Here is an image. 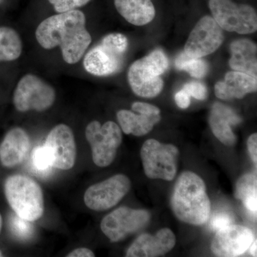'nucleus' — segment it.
Returning a JSON list of instances; mask_svg holds the SVG:
<instances>
[{"label": "nucleus", "mask_w": 257, "mask_h": 257, "mask_svg": "<svg viewBox=\"0 0 257 257\" xmlns=\"http://www.w3.org/2000/svg\"><path fill=\"white\" fill-rule=\"evenodd\" d=\"M145 175L150 179L172 181L177 172L179 151L175 145L147 140L140 151Z\"/></svg>", "instance_id": "nucleus-6"}, {"label": "nucleus", "mask_w": 257, "mask_h": 257, "mask_svg": "<svg viewBox=\"0 0 257 257\" xmlns=\"http://www.w3.org/2000/svg\"><path fill=\"white\" fill-rule=\"evenodd\" d=\"M132 109L134 111L141 113V114L153 115L160 114L161 113L160 109L157 106L148 103L140 102V101L133 103Z\"/></svg>", "instance_id": "nucleus-30"}, {"label": "nucleus", "mask_w": 257, "mask_h": 257, "mask_svg": "<svg viewBox=\"0 0 257 257\" xmlns=\"http://www.w3.org/2000/svg\"><path fill=\"white\" fill-rule=\"evenodd\" d=\"M95 256L92 251L87 248H79L74 249L67 255V257H94Z\"/></svg>", "instance_id": "nucleus-33"}, {"label": "nucleus", "mask_w": 257, "mask_h": 257, "mask_svg": "<svg viewBox=\"0 0 257 257\" xmlns=\"http://www.w3.org/2000/svg\"><path fill=\"white\" fill-rule=\"evenodd\" d=\"M175 100L176 104L181 109H187L191 104L190 95L183 89L175 94Z\"/></svg>", "instance_id": "nucleus-31"}, {"label": "nucleus", "mask_w": 257, "mask_h": 257, "mask_svg": "<svg viewBox=\"0 0 257 257\" xmlns=\"http://www.w3.org/2000/svg\"><path fill=\"white\" fill-rule=\"evenodd\" d=\"M230 51V67L234 71L243 72L257 78L256 44L248 39H240L231 44Z\"/></svg>", "instance_id": "nucleus-19"}, {"label": "nucleus", "mask_w": 257, "mask_h": 257, "mask_svg": "<svg viewBox=\"0 0 257 257\" xmlns=\"http://www.w3.org/2000/svg\"><path fill=\"white\" fill-rule=\"evenodd\" d=\"M175 235L172 230L164 228L155 235L143 234L128 247L127 257H155L163 256L175 247Z\"/></svg>", "instance_id": "nucleus-15"}, {"label": "nucleus", "mask_w": 257, "mask_h": 257, "mask_svg": "<svg viewBox=\"0 0 257 257\" xmlns=\"http://www.w3.org/2000/svg\"><path fill=\"white\" fill-rule=\"evenodd\" d=\"M2 227H3V218H2L1 214H0V231H1Z\"/></svg>", "instance_id": "nucleus-35"}, {"label": "nucleus", "mask_w": 257, "mask_h": 257, "mask_svg": "<svg viewBox=\"0 0 257 257\" xmlns=\"http://www.w3.org/2000/svg\"><path fill=\"white\" fill-rule=\"evenodd\" d=\"M233 218L231 214L226 212H220L213 216L211 221V227L214 231L222 229L225 226L232 224Z\"/></svg>", "instance_id": "nucleus-29"}, {"label": "nucleus", "mask_w": 257, "mask_h": 257, "mask_svg": "<svg viewBox=\"0 0 257 257\" xmlns=\"http://www.w3.org/2000/svg\"><path fill=\"white\" fill-rule=\"evenodd\" d=\"M130 188L131 182L126 176L116 175L89 187L84 194V203L92 210H107L116 206Z\"/></svg>", "instance_id": "nucleus-12"}, {"label": "nucleus", "mask_w": 257, "mask_h": 257, "mask_svg": "<svg viewBox=\"0 0 257 257\" xmlns=\"http://www.w3.org/2000/svg\"><path fill=\"white\" fill-rule=\"evenodd\" d=\"M5 194L10 207L20 217L34 221L43 214V193L38 183L30 177L21 175L8 177Z\"/></svg>", "instance_id": "nucleus-5"}, {"label": "nucleus", "mask_w": 257, "mask_h": 257, "mask_svg": "<svg viewBox=\"0 0 257 257\" xmlns=\"http://www.w3.org/2000/svg\"><path fill=\"white\" fill-rule=\"evenodd\" d=\"M235 197L242 202L247 210L257 211V178L256 174H246L240 177L236 186Z\"/></svg>", "instance_id": "nucleus-23"}, {"label": "nucleus", "mask_w": 257, "mask_h": 257, "mask_svg": "<svg viewBox=\"0 0 257 257\" xmlns=\"http://www.w3.org/2000/svg\"><path fill=\"white\" fill-rule=\"evenodd\" d=\"M184 90L188 93L190 96L198 100H204L208 96L207 88L205 84L199 82H190L184 84Z\"/></svg>", "instance_id": "nucleus-28"}, {"label": "nucleus", "mask_w": 257, "mask_h": 257, "mask_svg": "<svg viewBox=\"0 0 257 257\" xmlns=\"http://www.w3.org/2000/svg\"><path fill=\"white\" fill-rule=\"evenodd\" d=\"M242 119L229 106L221 103H214L209 114V123L211 131L219 141L226 146H234L236 135L231 126L240 124Z\"/></svg>", "instance_id": "nucleus-16"}, {"label": "nucleus", "mask_w": 257, "mask_h": 257, "mask_svg": "<svg viewBox=\"0 0 257 257\" xmlns=\"http://www.w3.org/2000/svg\"><path fill=\"white\" fill-rule=\"evenodd\" d=\"M254 240L252 231L241 225L230 224L218 230L211 248L217 256H239L246 252Z\"/></svg>", "instance_id": "nucleus-14"}, {"label": "nucleus", "mask_w": 257, "mask_h": 257, "mask_svg": "<svg viewBox=\"0 0 257 257\" xmlns=\"http://www.w3.org/2000/svg\"><path fill=\"white\" fill-rule=\"evenodd\" d=\"M55 99L54 87L33 74L24 75L13 93V104L20 112L46 111L53 105Z\"/></svg>", "instance_id": "nucleus-7"}, {"label": "nucleus", "mask_w": 257, "mask_h": 257, "mask_svg": "<svg viewBox=\"0 0 257 257\" xmlns=\"http://www.w3.org/2000/svg\"><path fill=\"white\" fill-rule=\"evenodd\" d=\"M171 207L181 221L194 226L205 224L210 216L211 203L204 180L189 171L181 174L174 187Z\"/></svg>", "instance_id": "nucleus-2"}, {"label": "nucleus", "mask_w": 257, "mask_h": 257, "mask_svg": "<svg viewBox=\"0 0 257 257\" xmlns=\"http://www.w3.org/2000/svg\"><path fill=\"white\" fill-rule=\"evenodd\" d=\"M177 69L188 72L193 77L201 79L205 77L209 71V66L202 58H193L185 52L179 54L175 60Z\"/></svg>", "instance_id": "nucleus-24"}, {"label": "nucleus", "mask_w": 257, "mask_h": 257, "mask_svg": "<svg viewBox=\"0 0 257 257\" xmlns=\"http://www.w3.org/2000/svg\"><path fill=\"white\" fill-rule=\"evenodd\" d=\"M39 45L45 50L60 47L66 63H78L92 39L86 28V17L79 10L58 13L44 20L35 31Z\"/></svg>", "instance_id": "nucleus-1"}, {"label": "nucleus", "mask_w": 257, "mask_h": 257, "mask_svg": "<svg viewBox=\"0 0 257 257\" xmlns=\"http://www.w3.org/2000/svg\"><path fill=\"white\" fill-rule=\"evenodd\" d=\"M32 160L34 168L40 173H47L52 168L50 158L44 145L37 147L34 150Z\"/></svg>", "instance_id": "nucleus-26"}, {"label": "nucleus", "mask_w": 257, "mask_h": 257, "mask_svg": "<svg viewBox=\"0 0 257 257\" xmlns=\"http://www.w3.org/2000/svg\"><path fill=\"white\" fill-rule=\"evenodd\" d=\"M3 0H0V5L2 4V3H3Z\"/></svg>", "instance_id": "nucleus-36"}, {"label": "nucleus", "mask_w": 257, "mask_h": 257, "mask_svg": "<svg viewBox=\"0 0 257 257\" xmlns=\"http://www.w3.org/2000/svg\"><path fill=\"white\" fill-rule=\"evenodd\" d=\"M57 13L77 10L89 3L90 0H48Z\"/></svg>", "instance_id": "nucleus-27"}, {"label": "nucleus", "mask_w": 257, "mask_h": 257, "mask_svg": "<svg viewBox=\"0 0 257 257\" xmlns=\"http://www.w3.org/2000/svg\"><path fill=\"white\" fill-rule=\"evenodd\" d=\"M85 136L92 149L94 163L99 167L110 165L122 142L119 125L111 121L103 124L98 121H92L86 127Z\"/></svg>", "instance_id": "nucleus-8"}, {"label": "nucleus", "mask_w": 257, "mask_h": 257, "mask_svg": "<svg viewBox=\"0 0 257 257\" xmlns=\"http://www.w3.org/2000/svg\"><path fill=\"white\" fill-rule=\"evenodd\" d=\"M150 218V213L146 210L119 207L104 216L101 229L111 241L118 242L143 229Z\"/></svg>", "instance_id": "nucleus-10"}, {"label": "nucleus", "mask_w": 257, "mask_h": 257, "mask_svg": "<svg viewBox=\"0 0 257 257\" xmlns=\"http://www.w3.org/2000/svg\"><path fill=\"white\" fill-rule=\"evenodd\" d=\"M23 50V41L18 32L10 27L0 26V63L18 60Z\"/></svg>", "instance_id": "nucleus-22"}, {"label": "nucleus", "mask_w": 257, "mask_h": 257, "mask_svg": "<svg viewBox=\"0 0 257 257\" xmlns=\"http://www.w3.org/2000/svg\"><path fill=\"white\" fill-rule=\"evenodd\" d=\"M0 256H1V253H0Z\"/></svg>", "instance_id": "nucleus-37"}, {"label": "nucleus", "mask_w": 257, "mask_h": 257, "mask_svg": "<svg viewBox=\"0 0 257 257\" xmlns=\"http://www.w3.org/2000/svg\"><path fill=\"white\" fill-rule=\"evenodd\" d=\"M28 133L20 127L10 130L0 145V162L5 167H14L26 158L30 149Z\"/></svg>", "instance_id": "nucleus-17"}, {"label": "nucleus", "mask_w": 257, "mask_h": 257, "mask_svg": "<svg viewBox=\"0 0 257 257\" xmlns=\"http://www.w3.org/2000/svg\"><path fill=\"white\" fill-rule=\"evenodd\" d=\"M116 117L123 133L137 137L145 136L150 133L162 118L160 114H138L126 109L118 111Z\"/></svg>", "instance_id": "nucleus-21"}, {"label": "nucleus", "mask_w": 257, "mask_h": 257, "mask_svg": "<svg viewBox=\"0 0 257 257\" xmlns=\"http://www.w3.org/2000/svg\"><path fill=\"white\" fill-rule=\"evenodd\" d=\"M212 18L225 31L248 35L257 30L256 10L248 5L236 4L231 0H209Z\"/></svg>", "instance_id": "nucleus-9"}, {"label": "nucleus", "mask_w": 257, "mask_h": 257, "mask_svg": "<svg viewBox=\"0 0 257 257\" xmlns=\"http://www.w3.org/2000/svg\"><path fill=\"white\" fill-rule=\"evenodd\" d=\"M256 246L257 242L256 239L253 240V243H251V246H250V253H251V256H256Z\"/></svg>", "instance_id": "nucleus-34"}, {"label": "nucleus", "mask_w": 257, "mask_h": 257, "mask_svg": "<svg viewBox=\"0 0 257 257\" xmlns=\"http://www.w3.org/2000/svg\"><path fill=\"white\" fill-rule=\"evenodd\" d=\"M257 78L237 71H231L223 81L216 82L214 92L219 99H241L249 93L256 92Z\"/></svg>", "instance_id": "nucleus-18"}, {"label": "nucleus", "mask_w": 257, "mask_h": 257, "mask_svg": "<svg viewBox=\"0 0 257 257\" xmlns=\"http://www.w3.org/2000/svg\"><path fill=\"white\" fill-rule=\"evenodd\" d=\"M128 47V40L124 35L109 34L84 54L83 67L88 73L96 77L116 73L122 67Z\"/></svg>", "instance_id": "nucleus-4"}, {"label": "nucleus", "mask_w": 257, "mask_h": 257, "mask_svg": "<svg viewBox=\"0 0 257 257\" xmlns=\"http://www.w3.org/2000/svg\"><path fill=\"white\" fill-rule=\"evenodd\" d=\"M114 3L119 15L135 26L151 23L156 15L155 6L150 0H114Z\"/></svg>", "instance_id": "nucleus-20"}, {"label": "nucleus", "mask_w": 257, "mask_h": 257, "mask_svg": "<svg viewBox=\"0 0 257 257\" xmlns=\"http://www.w3.org/2000/svg\"><path fill=\"white\" fill-rule=\"evenodd\" d=\"M169 60L160 49L154 50L146 57L135 61L128 69L127 79L136 95L153 98L162 92L164 87L161 76L168 69Z\"/></svg>", "instance_id": "nucleus-3"}, {"label": "nucleus", "mask_w": 257, "mask_h": 257, "mask_svg": "<svg viewBox=\"0 0 257 257\" xmlns=\"http://www.w3.org/2000/svg\"><path fill=\"white\" fill-rule=\"evenodd\" d=\"M247 148L248 153L251 157V160L254 164L255 167L257 165V135L252 134L247 140Z\"/></svg>", "instance_id": "nucleus-32"}, {"label": "nucleus", "mask_w": 257, "mask_h": 257, "mask_svg": "<svg viewBox=\"0 0 257 257\" xmlns=\"http://www.w3.org/2000/svg\"><path fill=\"white\" fill-rule=\"evenodd\" d=\"M224 32L214 19L204 16L199 20L184 46V52L193 58H202L215 52L222 45Z\"/></svg>", "instance_id": "nucleus-11"}, {"label": "nucleus", "mask_w": 257, "mask_h": 257, "mask_svg": "<svg viewBox=\"0 0 257 257\" xmlns=\"http://www.w3.org/2000/svg\"><path fill=\"white\" fill-rule=\"evenodd\" d=\"M52 168L68 170L74 167L77 156L73 132L64 124L57 125L47 136L44 145Z\"/></svg>", "instance_id": "nucleus-13"}, {"label": "nucleus", "mask_w": 257, "mask_h": 257, "mask_svg": "<svg viewBox=\"0 0 257 257\" xmlns=\"http://www.w3.org/2000/svg\"><path fill=\"white\" fill-rule=\"evenodd\" d=\"M30 222L15 214L10 218V229L18 239L23 241L30 239L34 233V228Z\"/></svg>", "instance_id": "nucleus-25"}]
</instances>
